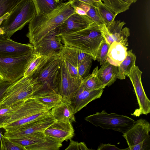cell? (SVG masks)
Instances as JSON below:
<instances>
[{"label": "cell", "instance_id": "obj_35", "mask_svg": "<svg viewBox=\"0 0 150 150\" xmlns=\"http://www.w3.org/2000/svg\"><path fill=\"white\" fill-rule=\"evenodd\" d=\"M20 102L10 106L4 105L1 102H0V128L3 127L4 124L9 118L11 112Z\"/></svg>", "mask_w": 150, "mask_h": 150}, {"label": "cell", "instance_id": "obj_8", "mask_svg": "<svg viewBox=\"0 0 150 150\" xmlns=\"http://www.w3.org/2000/svg\"><path fill=\"white\" fill-rule=\"evenodd\" d=\"M35 91L33 78L23 76L8 87L1 102L4 105L11 106L32 97Z\"/></svg>", "mask_w": 150, "mask_h": 150}, {"label": "cell", "instance_id": "obj_13", "mask_svg": "<svg viewBox=\"0 0 150 150\" xmlns=\"http://www.w3.org/2000/svg\"><path fill=\"white\" fill-rule=\"evenodd\" d=\"M142 72L135 65L131 69L128 76L133 86L139 106L138 116L146 115L150 112V101L144 91L141 81Z\"/></svg>", "mask_w": 150, "mask_h": 150}, {"label": "cell", "instance_id": "obj_25", "mask_svg": "<svg viewBox=\"0 0 150 150\" xmlns=\"http://www.w3.org/2000/svg\"><path fill=\"white\" fill-rule=\"evenodd\" d=\"M9 139L25 148L45 140L46 139V135L44 132L40 131Z\"/></svg>", "mask_w": 150, "mask_h": 150}, {"label": "cell", "instance_id": "obj_5", "mask_svg": "<svg viewBox=\"0 0 150 150\" xmlns=\"http://www.w3.org/2000/svg\"><path fill=\"white\" fill-rule=\"evenodd\" d=\"M85 120L103 129H112L124 134L133 125L135 121L127 116L115 113H107L105 110L90 115Z\"/></svg>", "mask_w": 150, "mask_h": 150}, {"label": "cell", "instance_id": "obj_33", "mask_svg": "<svg viewBox=\"0 0 150 150\" xmlns=\"http://www.w3.org/2000/svg\"><path fill=\"white\" fill-rule=\"evenodd\" d=\"M1 150H27L24 146L13 142L1 134Z\"/></svg>", "mask_w": 150, "mask_h": 150}, {"label": "cell", "instance_id": "obj_41", "mask_svg": "<svg viewBox=\"0 0 150 150\" xmlns=\"http://www.w3.org/2000/svg\"><path fill=\"white\" fill-rule=\"evenodd\" d=\"M75 12L76 13L81 15H86V12L82 8L76 6H73Z\"/></svg>", "mask_w": 150, "mask_h": 150}, {"label": "cell", "instance_id": "obj_36", "mask_svg": "<svg viewBox=\"0 0 150 150\" xmlns=\"http://www.w3.org/2000/svg\"><path fill=\"white\" fill-rule=\"evenodd\" d=\"M23 0H0V18L9 13Z\"/></svg>", "mask_w": 150, "mask_h": 150}, {"label": "cell", "instance_id": "obj_3", "mask_svg": "<svg viewBox=\"0 0 150 150\" xmlns=\"http://www.w3.org/2000/svg\"><path fill=\"white\" fill-rule=\"evenodd\" d=\"M35 15V9L32 0H22L1 23L0 27L4 34L1 35L10 38L15 32L29 23Z\"/></svg>", "mask_w": 150, "mask_h": 150}, {"label": "cell", "instance_id": "obj_11", "mask_svg": "<svg viewBox=\"0 0 150 150\" xmlns=\"http://www.w3.org/2000/svg\"><path fill=\"white\" fill-rule=\"evenodd\" d=\"M60 61L58 94L61 96L62 99L69 100L74 96L80 87L83 79L71 76L61 57Z\"/></svg>", "mask_w": 150, "mask_h": 150}, {"label": "cell", "instance_id": "obj_10", "mask_svg": "<svg viewBox=\"0 0 150 150\" xmlns=\"http://www.w3.org/2000/svg\"><path fill=\"white\" fill-rule=\"evenodd\" d=\"M50 110L32 97L18 103L11 112L9 118L4 124L3 127L31 115Z\"/></svg>", "mask_w": 150, "mask_h": 150}, {"label": "cell", "instance_id": "obj_1", "mask_svg": "<svg viewBox=\"0 0 150 150\" xmlns=\"http://www.w3.org/2000/svg\"><path fill=\"white\" fill-rule=\"evenodd\" d=\"M72 2V0L61 2L51 12L42 15L35 16L29 23L28 32L26 35L30 43L35 45L75 13Z\"/></svg>", "mask_w": 150, "mask_h": 150}, {"label": "cell", "instance_id": "obj_43", "mask_svg": "<svg viewBox=\"0 0 150 150\" xmlns=\"http://www.w3.org/2000/svg\"><path fill=\"white\" fill-rule=\"evenodd\" d=\"M9 14V13H7L0 18V35H2L4 34V32L0 27L1 23L7 18Z\"/></svg>", "mask_w": 150, "mask_h": 150}, {"label": "cell", "instance_id": "obj_15", "mask_svg": "<svg viewBox=\"0 0 150 150\" xmlns=\"http://www.w3.org/2000/svg\"><path fill=\"white\" fill-rule=\"evenodd\" d=\"M33 52L31 44L18 42L0 35V56L17 57Z\"/></svg>", "mask_w": 150, "mask_h": 150}, {"label": "cell", "instance_id": "obj_30", "mask_svg": "<svg viewBox=\"0 0 150 150\" xmlns=\"http://www.w3.org/2000/svg\"><path fill=\"white\" fill-rule=\"evenodd\" d=\"M94 3L97 11L105 25L107 27L110 26L115 21L117 15L103 3L102 1L94 2Z\"/></svg>", "mask_w": 150, "mask_h": 150}, {"label": "cell", "instance_id": "obj_42", "mask_svg": "<svg viewBox=\"0 0 150 150\" xmlns=\"http://www.w3.org/2000/svg\"><path fill=\"white\" fill-rule=\"evenodd\" d=\"M70 0H69V1ZM77 1L93 6L95 7L93 0H73Z\"/></svg>", "mask_w": 150, "mask_h": 150}, {"label": "cell", "instance_id": "obj_45", "mask_svg": "<svg viewBox=\"0 0 150 150\" xmlns=\"http://www.w3.org/2000/svg\"><path fill=\"white\" fill-rule=\"evenodd\" d=\"M127 3L131 5L132 4L134 3L132 0H123Z\"/></svg>", "mask_w": 150, "mask_h": 150}, {"label": "cell", "instance_id": "obj_18", "mask_svg": "<svg viewBox=\"0 0 150 150\" xmlns=\"http://www.w3.org/2000/svg\"><path fill=\"white\" fill-rule=\"evenodd\" d=\"M71 123L56 120L45 130V134L61 143L70 140L74 137V132Z\"/></svg>", "mask_w": 150, "mask_h": 150}, {"label": "cell", "instance_id": "obj_22", "mask_svg": "<svg viewBox=\"0 0 150 150\" xmlns=\"http://www.w3.org/2000/svg\"><path fill=\"white\" fill-rule=\"evenodd\" d=\"M127 50V47L114 42L110 45L106 61L112 65L118 66L126 57Z\"/></svg>", "mask_w": 150, "mask_h": 150}, {"label": "cell", "instance_id": "obj_24", "mask_svg": "<svg viewBox=\"0 0 150 150\" xmlns=\"http://www.w3.org/2000/svg\"><path fill=\"white\" fill-rule=\"evenodd\" d=\"M32 97L50 110L55 106L62 100L61 96L54 91L36 94L33 95Z\"/></svg>", "mask_w": 150, "mask_h": 150}, {"label": "cell", "instance_id": "obj_14", "mask_svg": "<svg viewBox=\"0 0 150 150\" xmlns=\"http://www.w3.org/2000/svg\"><path fill=\"white\" fill-rule=\"evenodd\" d=\"M56 120L51 113L49 115L33 121L15 130L5 131L4 135L9 138L24 136L34 132L43 131Z\"/></svg>", "mask_w": 150, "mask_h": 150}, {"label": "cell", "instance_id": "obj_29", "mask_svg": "<svg viewBox=\"0 0 150 150\" xmlns=\"http://www.w3.org/2000/svg\"><path fill=\"white\" fill-rule=\"evenodd\" d=\"M62 146V143L57 139L46 136L45 140L25 148L27 150H58Z\"/></svg>", "mask_w": 150, "mask_h": 150}, {"label": "cell", "instance_id": "obj_31", "mask_svg": "<svg viewBox=\"0 0 150 150\" xmlns=\"http://www.w3.org/2000/svg\"><path fill=\"white\" fill-rule=\"evenodd\" d=\"M102 1L117 15L128 10L131 5L123 0H102Z\"/></svg>", "mask_w": 150, "mask_h": 150}, {"label": "cell", "instance_id": "obj_16", "mask_svg": "<svg viewBox=\"0 0 150 150\" xmlns=\"http://www.w3.org/2000/svg\"><path fill=\"white\" fill-rule=\"evenodd\" d=\"M93 23L86 15L75 12L58 27V31L60 35L71 33L86 28Z\"/></svg>", "mask_w": 150, "mask_h": 150}, {"label": "cell", "instance_id": "obj_34", "mask_svg": "<svg viewBox=\"0 0 150 150\" xmlns=\"http://www.w3.org/2000/svg\"><path fill=\"white\" fill-rule=\"evenodd\" d=\"M110 45L104 38L98 47L96 60L99 62L101 65L106 60Z\"/></svg>", "mask_w": 150, "mask_h": 150}, {"label": "cell", "instance_id": "obj_38", "mask_svg": "<svg viewBox=\"0 0 150 150\" xmlns=\"http://www.w3.org/2000/svg\"><path fill=\"white\" fill-rule=\"evenodd\" d=\"M70 142L68 146L65 149L66 150H88L90 149H88L86 144L83 142H78L72 140L71 139L70 140Z\"/></svg>", "mask_w": 150, "mask_h": 150}, {"label": "cell", "instance_id": "obj_7", "mask_svg": "<svg viewBox=\"0 0 150 150\" xmlns=\"http://www.w3.org/2000/svg\"><path fill=\"white\" fill-rule=\"evenodd\" d=\"M150 124L146 120L140 119L123 137L125 139L129 150H150Z\"/></svg>", "mask_w": 150, "mask_h": 150}, {"label": "cell", "instance_id": "obj_9", "mask_svg": "<svg viewBox=\"0 0 150 150\" xmlns=\"http://www.w3.org/2000/svg\"><path fill=\"white\" fill-rule=\"evenodd\" d=\"M58 27L49 33L33 45L35 54L45 56H54L59 54L64 45L62 44Z\"/></svg>", "mask_w": 150, "mask_h": 150}, {"label": "cell", "instance_id": "obj_40", "mask_svg": "<svg viewBox=\"0 0 150 150\" xmlns=\"http://www.w3.org/2000/svg\"><path fill=\"white\" fill-rule=\"evenodd\" d=\"M98 150H129L128 147L125 149H121L118 148L115 145H112L110 144H101L98 146L97 149Z\"/></svg>", "mask_w": 150, "mask_h": 150}, {"label": "cell", "instance_id": "obj_19", "mask_svg": "<svg viewBox=\"0 0 150 150\" xmlns=\"http://www.w3.org/2000/svg\"><path fill=\"white\" fill-rule=\"evenodd\" d=\"M51 109L50 113L56 120L71 123L76 122L75 114L69 100L62 99Z\"/></svg>", "mask_w": 150, "mask_h": 150}, {"label": "cell", "instance_id": "obj_20", "mask_svg": "<svg viewBox=\"0 0 150 150\" xmlns=\"http://www.w3.org/2000/svg\"><path fill=\"white\" fill-rule=\"evenodd\" d=\"M61 59L77 68L89 55L76 47L64 45L59 54Z\"/></svg>", "mask_w": 150, "mask_h": 150}, {"label": "cell", "instance_id": "obj_27", "mask_svg": "<svg viewBox=\"0 0 150 150\" xmlns=\"http://www.w3.org/2000/svg\"><path fill=\"white\" fill-rule=\"evenodd\" d=\"M36 16L48 13L55 9L62 2L59 0H32Z\"/></svg>", "mask_w": 150, "mask_h": 150}, {"label": "cell", "instance_id": "obj_28", "mask_svg": "<svg viewBox=\"0 0 150 150\" xmlns=\"http://www.w3.org/2000/svg\"><path fill=\"white\" fill-rule=\"evenodd\" d=\"M98 70L97 66L94 69L91 74H89L83 78L81 87L89 91L104 89L105 87L102 85L97 76Z\"/></svg>", "mask_w": 150, "mask_h": 150}, {"label": "cell", "instance_id": "obj_2", "mask_svg": "<svg viewBox=\"0 0 150 150\" xmlns=\"http://www.w3.org/2000/svg\"><path fill=\"white\" fill-rule=\"evenodd\" d=\"M60 36L64 45L79 48L91 56L94 60L98 47L104 38L98 25L95 23L82 30Z\"/></svg>", "mask_w": 150, "mask_h": 150}, {"label": "cell", "instance_id": "obj_4", "mask_svg": "<svg viewBox=\"0 0 150 150\" xmlns=\"http://www.w3.org/2000/svg\"><path fill=\"white\" fill-rule=\"evenodd\" d=\"M60 62L59 54L57 55L40 71L31 76L35 83V91L33 95L49 91H54L58 94Z\"/></svg>", "mask_w": 150, "mask_h": 150}, {"label": "cell", "instance_id": "obj_37", "mask_svg": "<svg viewBox=\"0 0 150 150\" xmlns=\"http://www.w3.org/2000/svg\"><path fill=\"white\" fill-rule=\"evenodd\" d=\"M93 59L92 57L89 55L81 63L78 68V74L79 77L83 79L89 75Z\"/></svg>", "mask_w": 150, "mask_h": 150}, {"label": "cell", "instance_id": "obj_6", "mask_svg": "<svg viewBox=\"0 0 150 150\" xmlns=\"http://www.w3.org/2000/svg\"><path fill=\"white\" fill-rule=\"evenodd\" d=\"M34 52L17 57L0 56V78L14 83L24 76Z\"/></svg>", "mask_w": 150, "mask_h": 150}, {"label": "cell", "instance_id": "obj_32", "mask_svg": "<svg viewBox=\"0 0 150 150\" xmlns=\"http://www.w3.org/2000/svg\"><path fill=\"white\" fill-rule=\"evenodd\" d=\"M77 6L83 9L86 12V15L98 25L105 24L98 14L95 7L83 3H79Z\"/></svg>", "mask_w": 150, "mask_h": 150}, {"label": "cell", "instance_id": "obj_39", "mask_svg": "<svg viewBox=\"0 0 150 150\" xmlns=\"http://www.w3.org/2000/svg\"><path fill=\"white\" fill-rule=\"evenodd\" d=\"M12 83L8 81L3 80L0 78V102L1 101L7 89Z\"/></svg>", "mask_w": 150, "mask_h": 150}, {"label": "cell", "instance_id": "obj_48", "mask_svg": "<svg viewBox=\"0 0 150 150\" xmlns=\"http://www.w3.org/2000/svg\"><path fill=\"white\" fill-rule=\"evenodd\" d=\"M64 0H59V1H61V2H62V1H63ZM68 0V1H69V0Z\"/></svg>", "mask_w": 150, "mask_h": 150}, {"label": "cell", "instance_id": "obj_23", "mask_svg": "<svg viewBox=\"0 0 150 150\" xmlns=\"http://www.w3.org/2000/svg\"><path fill=\"white\" fill-rule=\"evenodd\" d=\"M55 56H42L34 53L33 57L25 70L24 76H31L37 73Z\"/></svg>", "mask_w": 150, "mask_h": 150}, {"label": "cell", "instance_id": "obj_21", "mask_svg": "<svg viewBox=\"0 0 150 150\" xmlns=\"http://www.w3.org/2000/svg\"><path fill=\"white\" fill-rule=\"evenodd\" d=\"M118 66H116L105 61L98 70L97 76L105 88L112 84L117 79Z\"/></svg>", "mask_w": 150, "mask_h": 150}, {"label": "cell", "instance_id": "obj_46", "mask_svg": "<svg viewBox=\"0 0 150 150\" xmlns=\"http://www.w3.org/2000/svg\"><path fill=\"white\" fill-rule=\"evenodd\" d=\"M94 2H98L100 1H102V0H93Z\"/></svg>", "mask_w": 150, "mask_h": 150}, {"label": "cell", "instance_id": "obj_17", "mask_svg": "<svg viewBox=\"0 0 150 150\" xmlns=\"http://www.w3.org/2000/svg\"><path fill=\"white\" fill-rule=\"evenodd\" d=\"M103 89L92 91L80 86L74 96L69 100L74 114L81 110L91 102L100 98Z\"/></svg>", "mask_w": 150, "mask_h": 150}, {"label": "cell", "instance_id": "obj_12", "mask_svg": "<svg viewBox=\"0 0 150 150\" xmlns=\"http://www.w3.org/2000/svg\"><path fill=\"white\" fill-rule=\"evenodd\" d=\"M125 24L123 21H115L108 27L105 24L98 26L104 39L110 45L116 42L126 47L128 45V37L130 35V30L127 27L122 28Z\"/></svg>", "mask_w": 150, "mask_h": 150}, {"label": "cell", "instance_id": "obj_44", "mask_svg": "<svg viewBox=\"0 0 150 150\" xmlns=\"http://www.w3.org/2000/svg\"><path fill=\"white\" fill-rule=\"evenodd\" d=\"M4 129L3 128H0V150H1V134H3V132L4 131Z\"/></svg>", "mask_w": 150, "mask_h": 150}, {"label": "cell", "instance_id": "obj_47", "mask_svg": "<svg viewBox=\"0 0 150 150\" xmlns=\"http://www.w3.org/2000/svg\"><path fill=\"white\" fill-rule=\"evenodd\" d=\"M137 0H132L134 3H135L136 2Z\"/></svg>", "mask_w": 150, "mask_h": 150}, {"label": "cell", "instance_id": "obj_26", "mask_svg": "<svg viewBox=\"0 0 150 150\" xmlns=\"http://www.w3.org/2000/svg\"><path fill=\"white\" fill-rule=\"evenodd\" d=\"M136 56L131 50L127 51V55L118 66L117 79L122 80L127 76L132 68L135 65Z\"/></svg>", "mask_w": 150, "mask_h": 150}]
</instances>
